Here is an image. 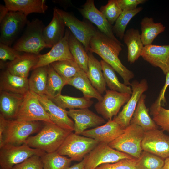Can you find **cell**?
I'll list each match as a JSON object with an SVG mask.
<instances>
[{
    "instance_id": "cell-42",
    "label": "cell",
    "mask_w": 169,
    "mask_h": 169,
    "mask_svg": "<svg viewBox=\"0 0 169 169\" xmlns=\"http://www.w3.org/2000/svg\"><path fill=\"white\" fill-rule=\"evenodd\" d=\"M137 159H124L112 163L102 164L95 169H137Z\"/></svg>"
},
{
    "instance_id": "cell-35",
    "label": "cell",
    "mask_w": 169,
    "mask_h": 169,
    "mask_svg": "<svg viewBox=\"0 0 169 169\" xmlns=\"http://www.w3.org/2000/svg\"><path fill=\"white\" fill-rule=\"evenodd\" d=\"M51 100L57 105L65 110L88 108L93 103L92 100L84 97H76L61 94Z\"/></svg>"
},
{
    "instance_id": "cell-46",
    "label": "cell",
    "mask_w": 169,
    "mask_h": 169,
    "mask_svg": "<svg viewBox=\"0 0 169 169\" xmlns=\"http://www.w3.org/2000/svg\"><path fill=\"white\" fill-rule=\"evenodd\" d=\"M117 3L122 11L131 10L136 9L140 4H142L146 0H116Z\"/></svg>"
},
{
    "instance_id": "cell-48",
    "label": "cell",
    "mask_w": 169,
    "mask_h": 169,
    "mask_svg": "<svg viewBox=\"0 0 169 169\" xmlns=\"http://www.w3.org/2000/svg\"><path fill=\"white\" fill-rule=\"evenodd\" d=\"M86 156L79 163L69 167L67 169H84V166L86 161Z\"/></svg>"
},
{
    "instance_id": "cell-49",
    "label": "cell",
    "mask_w": 169,
    "mask_h": 169,
    "mask_svg": "<svg viewBox=\"0 0 169 169\" xmlns=\"http://www.w3.org/2000/svg\"><path fill=\"white\" fill-rule=\"evenodd\" d=\"M9 11L6 6L0 5V22L3 20L8 13Z\"/></svg>"
},
{
    "instance_id": "cell-47",
    "label": "cell",
    "mask_w": 169,
    "mask_h": 169,
    "mask_svg": "<svg viewBox=\"0 0 169 169\" xmlns=\"http://www.w3.org/2000/svg\"><path fill=\"white\" fill-rule=\"evenodd\" d=\"M7 120L0 114V145L2 142L3 136L7 125Z\"/></svg>"
},
{
    "instance_id": "cell-43",
    "label": "cell",
    "mask_w": 169,
    "mask_h": 169,
    "mask_svg": "<svg viewBox=\"0 0 169 169\" xmlns=\"http://www.w3.org/2000/svg\"><path fill=\"white\" fill-rule=\"evenodd\" d=\"M21 52L10 46L0 43V59L2 61H13L22 54Z\"/></svg>"
},
{
    "instance_id": "cell-34",
    "label": "cell",
    "mask_w": 169,
    "mask_h": 169,
    "mask_svg": "<svg viewBox=\"0 0 169 169\" xmlns=\"http://www.w3.org/2000/svg\"><path fill=\"white\" fill-rule=\"evenodd\" d=\"M67 80L60 75L50 65H48V78L45 95L52 100L61 94Z\"/></svg>"
},
{
    "instance_id": "cell-1",
    "label": "cell",
    "mask_w": 169,
    "mask_h": 169,
    "mask_svg": "<svg viewBox=\"0 0 169 169\" xmlns=\"http://www.w3.org/2000/svg\"><path fill=\"white\" fill-rule=\"evenodd\" d=\"M123 45L110 38L98 29L91 39L89 51L98 55L111 66L123 79L124 84L131 85L133 73L123 65L118 57Z\"/></svg>"
},
{
    "instance_id": "cell-15",
    "label": "cell",
    "mask_w": 169,
    "mask_h": 169,
    "mask_svg": "<svg viewBox=\"0 0 169 169\" xmlns=\"http://www.w3.org/2000/svg\"><path fill=\"white\" fill-rule=\"evenodd\" d=\"M82 16L95 24L98 29L110 38L121 43L115 36L112 27L101 12L96 7L93 0H87L78 9Z\"/></svg>"
},
{
    "instance_id": "cell-26",
    "label": "cell",
    "mask_w": 169,
    "mask_h": 169,
    "mask_svg": "<svg viewBox=\"0 0 169 169\" xmlns=\"http://www.w3.org/2000/svg\"><path fill=\"white\" fill-rule=\"evenodd\" d=\"M87 53L89 60L87 76L93 86L102 95L107 90L101 62L92 53L88 51Z\"/></svg>"
},
{
    "instance_id": "cell-5",
    "label": "cell",
    "mask_w": 169,
    "mask_h": 169,
    "mask_svg": "<svg viewBox=\"0 0 169 169\" xmlns=\"http://www.w3.org/2000/svg\"><path fill=\"white\" fill-rule=\"evenodd\" d=\"M144 133L139 126L130 124L122 134L108 145L113 149L138 159L142 151L141 145Z\"/></svg>"
},
{
    "instance_id": "cell-38",
    "label": "cell",
    "mask_w": 169,
    "mask_h": 169,
    "mask_svg": "<svg viewBox=\"0 0 169 169\" xmlns=\"http://www.w3.org/2000/svg\"><path fill=\"white\" fill-rule=\"evenodd\" d=\"M143 9L139 7L131 10H123L112 27L114 33L120 40L123 39L127 25L131 19Z\"/></svg>"
},
{
    "instance_id": "cell-18",
    "label": "cell",
    "mask_w": 169,
    "mask_h": 169,
    "mask_svg": "<svg viewBox=\"0 0 169 169\" xmlns=\"http://www.w3.org/2000/svg\"><path fill=\"white\" fill-rule=\"evenodd\" d=\"M35 94L54 123L64 129L74 131V121L68 115L67 110L57 105L45 95Z\"/></svg>"
},
{
    "instance_id": "cell-39",
    "label": "cell",
    "mask_w": 169,
    "mask_h": 169,
    "mask_svg": "<svg viewBox=\"0 0 169 169\" xmlns=\"http://www.w3.org/2000/svg\"><path fill=\"white\" fill-rule=\"evenodd\" d=\"M164 161L162 158L148 151H143L137 159V169H162Z\"/></svg>"
},
{
    "instance_id": "cell-50",
    "label": "cell",
    "mask_w": 169,
    "mask_h": 169,
    "mask_svg": "<svg viewBox=\"0 0 169 169\" xmlns=\"http://www.w3.org/2000/svg\"><path fill=\"white\" fill-rule=\"evenodd\" d=\"M164 164L162 169H169V156L164 161Z\"/></svg>"
},
{
    "instance_id": "cell-7",
    "label": "cell",
    "mask_w": 169,
    "mask_h": 169,
    "mask_svg": "<svg viewBox=\"0 0 169 169\" xmlns=\"http://www.w3.org/2000/svg\"><path fill=\"white\" fill-rule=\"evenodd\" d=\"M0 169H12L34 155L42 156L46 152L32 148L26 143L20 146L4 145L0 148Z\"/></svg>"
},
{
    "instance_id": "cell-17",
    "label": "cell",
    "mask_w": 169,
    "mask_h": 169,
    "mask_svg": "<svg viewBox=\"0 0 169 169\" xmlns=\"http://www.w3.org/2000/svg\"><path fill=\"white\" fill-rule=\"evenodd\" d=\"M70 32L69 29H66L64 37L60 41L51 48L48 53L38 55V62L33 70L40 67L48 66L58 61L74 60L69 46L68 39Z\"/></svg>"
},
{
    "instance_id": "cell-8",
    "label": "cell",
    "mask_w": 169,
    "mask_h": 169,
    "mask_svg": "<svg viewBox=\"0 0 169 169\" xmlns=\"http://www.w3.org/2000/svg\"><path fill=\"white\" fill-rule=\"evenodd\" d=\"M53 10L61 17L72 34L83 44L86 51H88L91 39L98 29L89 22L79 20L71 13L57 8Z\"/></svg>"
},
{
    "instance_id": "cell-32",
    "label": "cell",
    "mask_w": 169,
    "mask_h": 169,
    "mask_svg": "<svg viewBox=\"0 0 169 169\" xmlns=\"http://www.w3.org/2000/svg\"><path fill=\"white\" fill-rule=\"evenodd\" d=\"M70 51L74 61L86 74L88 70L89 57L83 44L70 31L68 39Z\"/></svg>"
},
{
    "instance_id": "cell-19",
    "label": "cell",
    "mask_w": 169,
    "mask_h": 169,
    "mask_svg": "<svg viewBox=\"0 0 169 169\" xmlns=\"http://www.w3.org/2000/svg\"><path fill=\"white\" fill-rule=\"evenodd\" d=\"M125 129L112 119L108 120L103 125L87 130L81 135L94 139L99 143L108 144L122 134Z\"/></svg>"
},
{
    "instance_id": "cell-4",
    "label": "cell",
    "mask_w": 169,
    "mask_h": 169,
    "mask_svg": "<svg viewBox=\"0 0 169 169\" xmlns=\"http://www.w3.org/2000/svg\"><path fill=\"white\" fill-rule=\"evenodd\" d=\"M42 126L39 121H18L7 120L0 148L4 145L20 146L31 134L38 132Z\"/></svg>"
},
{
    "instance_id": "cell-41",
    "label": "cell",
    "mask_w": 169,
    "mask_h": 169,
    "mask_svg": "<svg viewBox=\"0 0 169 169\" xmlns=\"http://www.w3.org/2000/svg\"><path fill=\"white\" fill-rule=\"evenodd\" d=\"M150 113L157 125L163 131L169 133V110L160 106L155 109L150 110Z\"/></svg>"
},
{
    "instance_id": "cell-2",
    "label": "cell",
    "mask_w": 169,
    "mask_h": 169,
    "mask_svg": "<svg viewBox=\"0 0 169 169\" xmlns=\"http://www.w3.org/2000/svg\"><path fill=\"white\" fill-rule=\"evenodd\" d=\"M44 122L41 130L36 135L29 137L25 143L46 153L56 151L73 131L62 128L54 123Z\"/></svg>"
},
{
    "instance_id": "cell-22",
    "label": "cell",
    "mask_w": 169,
    "mask_h": 169,
    "mask_svg": "<svg viewBox=\"0 0 169 169\" xmlns=\"http://www.w3.org/2000/svg\"><path fill=\"white\" fill-rule=\"evenodd\" d=\"M53 10L51 21L43 30L44 40L49 48H52L60 41L64 37L66 31V25L63 20Z\"/></svg>"
},
{
    "instance_id": "cell-21",
    "label": "cell",
    "mask_w": 169,
    "mask_h": 169,
    "mask_svg": "<svg viewBox=\"0 0 169 169\" xmlns=\"http://www.w3.org/2000/svg\"><path fill=\"white\" fill-rule=\"evenodd\" d=\"M38 60V55L24 53L15 60L6 63L5 69L11 74L27 78L31 69L35 66Z\"/></svg>"
},
{
    "instance_id": "cell-9",
    "label": "cell",
    "mask_w": 169,
    "mask_h": 169,
    "mask_svg": "<svg viewBox=\"0 0 169 169\" xmlns=\"http://www.w3.org/2000/svg\"><path fill=\"white\" fill-rule=\"evenodd\" d=\"M14 120L18 121H41L54 123L36 94L29 90L24 95Z\"/></svg>"
},
{
    "instance_id": "cell-16",
    "label": "cell",
    "mask_w": 169,
    "mask_h": 169,
    "mask_svg": "<svg viewBox=\"0 0 169 169\" xmlns=\"http://www.w3.org/2000/svg\"><path fill=\"white\" fill-rule=\"evenodd\" d=\"M67 113L74 120V133L77 135H81L87 129L96 127L105 123L104 118L88 108L70 109Z\"/></svg>"
},
{
    "instance_id": "cell-37",
    "label": "cell",
    "mask_w": 169,
    "mask_h": 169,
    "mask_svg": "<svg viewBox=\"0 0 169 169\" xmlns=\"http://www.w3.org/2000/svg\"><path fill=\"white\" fill-rule=\"evenodd\" d=\"M50 65L60 75L66 80L73 78L82 70L73 60L58 61Z\"/></svg>"
},
{
    "instance_id": "cell-40",
    "label": "cell",
    "mask_w": 169,
    "mask_h": 169,
    "mask_svg": "<svg viewBox=\"0 0 169 169\" xmlns=\"http://www.w3.org/2000/svg\"><path fill=\"white\" fill-rule=\"evenodd\" d=\"M100 11L111 25L115 23L123 11L116 0H108L106 5L100 7Z\"/></svg>"
},
{
    "instance_id": "cell-28",
    "label": "cell",
    "mask_w": 169,
    "mask_h": 169,
    "mask_svg": "<svg viewBox=\"0 0 169 169\" xmlns=\"http://www.w3.org/2000/svg\"><path fill=\"white\" fill-rule=\"evenodd\" d=\"M67 84L81 91L84 97L89 99L95 98L101 101L103 96L92 85L86 73L82 70L75 76L67 80Z\"/></svg>"
},
{
    "instance_id": "cell-31",
    "label": "cell",
    "mask_w": 169,
    "mask_h": 169,
    "mask_svg": "<svg viewBox=\"0 0 169 169\" xmlns=\"http://www.w3.org/2000/svg\"><path fill=\"white\" fill-rule=\"evenodd\" d=\"M48 65L37 68L28 79L29 90L38 95H45L48 78Z\"/></svg>"
},
{
    "instance_id": "cell-36",
    "label": "cell",
    "mask_w": 169,
    "mask_h": 169,
    "mask_svg": "<svg viewBox=\"0 0 169 169\" xmlns=\"http://www.w3.org/2000/svg\"><path fill=\"white\" fill-rule=\"evenodd\" d=\"M44 169H67L72 160L57 151L46 153L40 156Z\"/></svg>"
},
{
    "instance_id": "cell-29",
    "label": "cell",
    "mask_w": 169,
    "mask_h": 169,
    "mask_svg": "<svg viewBox=\"0 0 169 169\" xmlns=\"http://www.w3.org/2000/svg\"><path fill=\"white\" fill-rule=\"evenodd\" d=\"M146 97L143 94L141 96L130 122V124L140 126L145 132L158 129V127L149 115L145 105Z\"/></svg>"
},
{
    "instance_id": "cell-14",
    "label": "cell",
    "mask_w": 169,
    "mask_h": 169,
    "mask_svg": "<svg viewBox=\"0 0 169 169\" xmlns=\"http://www.w3.org/2000/svg\"><path fill=\"white\" fill-rule=\"evenodd\" d=\"M141 148L162 159L169 156V136L158 129L145 132Z\"/></svg>"
},
{
    "instance_id": "cell-25",
    "label": "cell",
    "mask_w": 169,
    "mask_h": 169,
    "mask_svg": "<svg viewBox=\"0 0 169 169\" xmlns=\"http://www.w3.org/2000/svg\"><path fill=\"white\" fill-rule=\"evenodd\" d=\"M0 92V114L7 120L14 119L24 95L4 91Z\"/></svg>"
},
{
    "instance_id": "cell-27",
    "label": "cell",
    "mask_w": 169,
    "mask_h": 169,
    "mask_svg": "<svg viewBox=\"0 0 169 169\" xmlns=\"http://www.w3.org/2000/svg\"><path fill=\"white\" fill-rule=\"evenodd\" d=\"M123 39L127 48L128 61L133 64L141 56L144 47L139 30L133 28L128 29Z\"/></svg>"
},
{
    "instance_id": "cell-13",
    "label": "cell",
    "mask_w": 169,
    "mask_h": 169,
    "mask_svg": "<svg viewBox=\"0 0 169 169\" xmlns=\"http://www.w3.org/2000/svg\"><path fill=\"white\" fill-rule=\"evenodd\" d=\"M132 93L131 97L124 106L122 110L113 120L124 129L130 124V122L138 101L143 93L148 88L146 80L142 79L140 82L135 80L131 83Z\"/></svg>"
},
{
    "instance_id": "cell-30",
    "label": "cell",
    "mask_w": 169,
    "mask_h": 169,
    "mask_svg": "<svg viewBox=\"0 0 169 169\" xmlns=\"http://www.w3.org/2000/svg\"><path fill=\"white\" fill-rule=\"evenodd\" d=\"M141 25V36L144 46L152 44L156 37L165 29V27L161 23H155L152 18L147 17L142 19Z\"/></svg>"
},
{
    "instance_id": "cell-23",
    "label": "cell",
    "mask_w": 169,
    "mask_h": 169,
    "mask_svg": "<svg viewBox=\"0 0 169 169\" xmlns=\"http://www.w3.org/2000/svg\"><path fill=\"white\" fill-rule=\"evenodd\" d=\"M29 90L28 78L13 74L6 69L1 72L0 91L24 95Z\"/></svg>"
},
{
    "instance_id": "cell-44",
    "label": "cell",
    "mask_w": 169,
    "mask_h": 169,
    "mask_svg": "<svg viewBox=\"0 0 169 169\" xmlns=\"http://www.w3.org/2000/svg\"><path fill=\"white\" fill-rule=\"evenodd\" d=\"M12 169H44L40 156L34 155L22 163L14 166Z\"/></svg>"
},
{
    "instance_id": "cell-45",
    "label": "cell",
    "mask_w": 169,
    "mask_h": 169,
    "mask_svg": "<svg viewBox=\"0 0 169 169\" xmlns=\"http://www.w3.org/2000/svg\"><path fill=\"white\" fill-rule=\"evenodd\" d=\"M166 81L163 87L160 91L158 97L151 106L150 110L155 109L162 106L166 103L165 95L167 88L169 86V71L166 74Z\"/></svg>"
},
{
    "instance_id": "cell-10",
    "label": "cell",
    "mask_w": 169,
    "mask_h": 169,
    "mask_svg": "<svg viewBox=\"0 0 169 169\" xmlns=\"http://www.w3.org/2000/svg\"><path fill=\"white\" fill-rule=\"evenodd\" d=\"M86 157L84 169H95L102 164L114 163L124 159L134 158L104 143H99Z\"/></svg>"
},
{
    "instance_id": "cell-11",
    "label": "cell",
    "mask_w": 169,
    "mask_h": 169,
    "mask_svg": "<svg viewBox=\"0 0 169 169\" xmlns=\"http://www.w3.org/2000/svg\"><path fill=\"white\" fill-rule=\"evenodd\" d=\"M27 16L20 12L9 11L0 22V43L10 46L26 26L28 21Z\"/></svg>"
},
{
    "instance_id": "cell-6",
    "label": "cell",
    "mask_w": 169,
    "mask_h": 169,
    "mask_svg": "<svg viewBox=\"0 0 169 169\" xmlns=\"http://www.w3.org/2000/svg\"><path fill=\"white\" fill-rule=\"evenodd\" d=\"M99 143L94 139L72 132L56 151L61 155L68 156L72 161H80Z\"/></svg>"
},
{
    "instance_id": "cell-33",
    "label": "cell",
    "mask_w": 169,
    "mask_h": 169,
    "mask_svg": "<svg viewBox=\"0 0 169 169\" xmlns=\"http://www.w3.org/2000/svg\"><path fill=\"white\" fill-rule=\"evenodd\" d=\"M100 62L106 85L110 90L131 95V88L119 81L114 69L103 60Z\"/></svg>"
},
{
    "instance_id": "cell-20",
    "label": "cell",
    "mask_w": 169,
    "mask_h": 169,
    "mask_svg": "<svg viewBox=\"0 0 169 169\" xmlns=\"http://www.w3.org/2000/svg\"><path fill=\"white\" fill-rule=\"evenodd\" d=\"M141 56L152 66L160 68L165 74L169 71V44L144 46Z\"/></svg>"
},
{
    "instance_id": "cell-24",
    "label": "cell",
    "mask_w": 169,
    "mask_h": 169,
    "mask_svg": "<svg viewBox=\"0 0 169 169\" xmlns=\"http://www.w3.org/2000/svg\"><path fill=\"white\" fill-rule=\"evenodd\" d=\"M9 11L19 12L27 16L33 13L43 14L48 8L45 0H4Z\"/></svg>"
},
{
    "instance_id": "cell-12",
    "label": "cell",
    "mask_w": 169,
    "mask_h": 169,
    "mask_svg": "<svg viewBox=\"0 0 169 169\" xmlns=\"http://www.w3.org/2000/svg\"><path fill=\"white\" fill-rule=\"evenodd\" d=\"M102 100L95 105L97 113L105 119L112 120L117 115L122 106L126 103L131 95L111 90H106Z\"/></svg>"
},
{
    "instance_id": "cell-3",
    "label": "cell",
    "mask_w": 169,
    "mask_h": 169,
    "mask_svg": "<svg viewBox=\"0 0 169 169\" xmlns=\"http://www.w3.org/2000/svg\"><path fill=\"white\" fill-rule=\"evenodd\" d=\"M25 31L13 48L20 52L37 55L44 48H49L44 40L43 30L44 28L42 21L36 18L28 21Z\"/></svg>"
}]
</instances>
